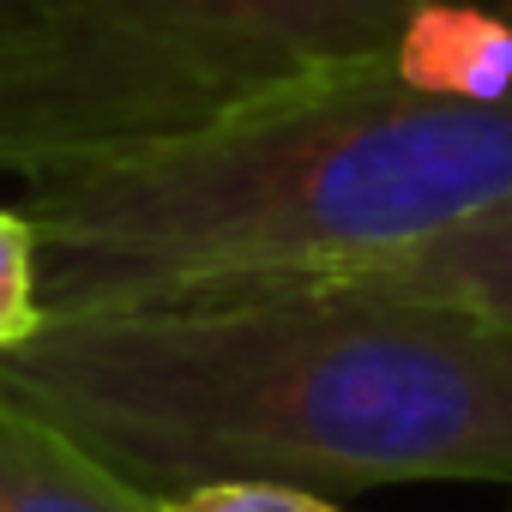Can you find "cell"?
Wrapping results in <instances>:
<instances>
[{"mask_svg":"<svg viewBox=\"0 0 512 512\" xmlns=\"http://www.w3.org/2000/svg\"><path fill=\"white\" fill-rule=\"evenodd\" d=\"M428 0H61L0 43V169L199 133L266 97L386 67Z\"/></svg>","mask_w":512,"mask_h":512,"instance_id":"obj_3","label":"cell"},{"mask_svg":"<svg viewBox=\"0 0 512 512\" xmlns=\"http://www.w3.org/2000/svg\"><path fill=\"white\" fill-rule=\"evenodd\" d=\"M350 272H368L398 290H422V296H440V302H458V308H476V314L512 326V211L476 217L464 229H446V235L410 247V253L350 266Z\"/></svg>","mask_w":512,"mask_h":512,"instance_id":"obj_5","label":"cell"},{"mask_svg":"<svg viewBox=\"0 0 512 512\" xmlns=\"http://www.w3.org/2000/svg\"><path fill=\"white\" fill-rule=\"evenodd\" d=\"M43 320H49V308H43L37 223L19 205H0V356L19 350L25 338H37Z\"/></svg>","mask_w":512,"mask_h":512,"instance_id":"obj_6","label":"cell"},{"mask_svg":"<svg viewBox=\"0 0 512 512\" xmlns=\"http://www.w3.org/2000/svg\"><path fill=\"white\" fill-rule=\"evenodd\" d=\"M163 512H344V506L290 482H205V488L169 494Z\"/></svg>","mask_w":512,"mask_h":512,"instance_id":"obj_7","label":"cell"},{"mask_svg":"<svg viewBox=\"0 0 512 512\" xmlns=\"http://www.w3.org/2000/svg\"><path fill=\"white\" fill-rule=\"evenodd\" d=\"M0 512H163V500L0 392Z\"/></svg>","mask_w":512,"mask_h":512,"instance_id":"obj_4","label":"cell"},{"mask_svg":"<svg viewBox=\"0 0 512 512\" xmlns=\"http://www.w3.org/2000/svg\"><path fill=\"white\" fill-rule=\"evenodd\" d=\"M19 181L49 314L320 278L512 211V97H440L386 61Z\"/></svg>","mask_w":512,"mask_h":512,"instance_id":"obj_2","label":"cell"},{"mask_svg":"<svg viewBox=\"0 0 512 512\" xmlns=\"http://www.w3.org/2000/svg\"><path fill=\"white\" fill-rule=\"evenodd\" d=\"M61 7V0H0V43H13V37H25L37 19H49Z\"/></svg>","mask_w":512,"mask_h":512,"instance_id":"obj_8","label":"cell"},{"mask_svg":"<svg viewBox=\"0 0 512 512\" xmlns=\"http://www.w3.org/2000/svg\"><path fill=\"white\" fill-rule=\"evenodd\" d=\"M0 392L157 500L512 482V326L368 272L49 314L0 356Z\"/></svg>","mask_w":512,"mask_h":512,"instance_id":"obj_1","label":"cell"}]
</instances>
